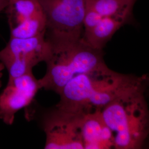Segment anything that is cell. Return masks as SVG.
<instances>
[{"mask_svg": "<svg viewBox=\"0 0 149 149\" xmlns=\"http://www.w3.org/2000/svg\"><path fill=\"white\" fill-rule=\"evenodd\" d=\"M148 76L123 74L110 69L106 64L76 76L59 93L56 107L72 112L102 110L124 93L145 85Z\"/></svg>", "mask_w": 149, "mask_h": 149, "instance_id": "obj_1", "label": "cell"}, {"mask_svg": "<svg viewBox=\"0 0 149 149\" xmlns=\"http://www.w3.org/2000/svg\"><path fill=\"white\" fill-rule=\"evenodd\" d=\"M145 85L119 96L101 111L112 132L114 149H141L148 136L149 112Z\"/></svg>", "mask_w": 149, "mask_h": 149, "instance_id": "obj_2", "label": "cell"}, {"mask_svg": "<svg viewBox=\"0 0 149 149\" xmlns=\"http://www.w3.org/2000/svg\"><path fill=\"white\" fill-rule=\"evenodd\" d=\"M51 45L52 54L45 62L46 73L38 80L40 90L52 91L59 95L76 76L106 64L103 50L92 47L82 38Z\"/></svg>", "mask_w": 149, "mask_h": 149, "instance_id": "obj_3", "label": "cell"}, {"mask_svg": "<svg viewBox=\"0 0 149 149\" xmlns=\"http://www.w3.org/2000/svg\"><path fill=\"white\" fill-rule=\"evenodd\" d=\"M47 19L45 37L51 44L82 38L86 0H38Z\"/></svg>", "mask_w": 149, "mask_h": 149, "instance_id": "obj_4", "label": "cell"}, {"mask_svg": "<svg viewBox=\"0 0 149 149\" xmlns=\"http://www.w3.org/2000/svg\"><path fill=\"white\" fill-rule=\"evenodd\" d=\"M52 52L45 33L28 38L10 37L0 51V63L11 79L32 72L36 65L47 61Z\"/></svg>", "mask_w": 149, "mask_h": 149, "instance_id": "obj_5", "label": "cell"}, {"mask_svg": "<svg viewBox=\"0 0 149 149\" xmlns=\"http://www.w3.org/2000/svg\"><path fill=\"white\" fill-rule=\"evenodd\" d=\"M45 149H84L80 126V113L56 107L44 116Z\"/></svg>", "mask_w": 149, "mask_h": 149, "instance_id": "obj_6", "label": "cell"}, {"mask_svg": "<svg viewBox=\"0 0 149 149\" xmlns=\"http://www.w3.org/2000/svg\"><path fill=\"white\" fill-rule=\"evenodd\" d=\"M5 10L10 37L28 38L45 33L47 19L38 0H8Z\"/></svg>", "mask_w": 149, "mask_h": 149, "instance_id": "obj_7", "label": "cell"}, {"mask_svg": "<svg viewBox=\"0 0 149 149\" xmlns=\"http://www.w3.org/2000/svg\"><path fill=\"white\" fill-rule=\"evenodd\" d=\"M39 90L38 80L32 72L8 79L0 93V120L11 125L16 113L29 106Z\"/></svg>", "mask_w": 149, "mask_h": 149, "instance_id": "obj_8", "label": "cell"}, {"mask_svg": "<svg viewBox=\"0 0 149 149\" xmlns=\"http://www.w3.org/2000/svg\"><path fill=\"white\" fill-rule=\"evenodd\" d=\"M80 113V126L84 149L114 148L111 130L100 111Z\"/></svg>", "mask_w": 149, "mask_h": 149, "instance_id": "obj_9", "label": "cell"}, {"mask_svg": "<svg viewBox=\"0 0 149 149\" xmlns=\"http://www.w3.org/2000/svg\"><path fill=\"white\" fill-rule=\"evenodd\" d=\"M127 22L120 18L103 17L95 27L84 33L82 38L92 47L103 50L114 34Z\"/></svg>", "mask_w": 149, "mask_h": 149, "instance_id": "obj_10", "label": "cell"}, {"mask_svg": "<svg viewBox=\"0 0 149 149\" xmlns=\"http://www.w3.org/2000/svg\"><path fill=\"white\" fill-rule=\"evenodd\" d=\"M137 0H86V6L103 17H116L127 21L132 13Z\"/></svg>", "mask_w": 149, "mask_h": 149, "instance_id": "obj_11", "label": "cell"}, {"mask_svg": "<svg viewBox=\"0 0 149 149\" xmlns=\"http://www.w3.org/2000/svg\"><path fill=\"white\" fill-rule=\"evenodd\" d=\"M103 17L95 10L86 6L83 20V34L90 31L101 20Z\"/></svg>", "mask_w": 149, "mask_h": 149, "instance_id": "obj_12", "label": "cell"}, {"mask_svg": "<svg viewBox=\"0 0 149 149\" xmlns=\"http://www.w3.org/2000/svg\"><path fill=\"white\" fill-rule=\"evenodd\" d=\"M8 2V0H0V13L2 11L5 10Z\"/></svg>", "mask_w": 149, "mask_h": 149, "instance_id": "obj_13", "label": "cell"}, {"mask_svg": "<svg viewBox=\"0 0 149 149\" xmlns=\"http://www.w3.org/2000/svg\"><path fill=\"white\" fill-rule=\"evenodd\" d=\"M4 70V66L0 63V88L2 87V78L3 76V71Z\"/></svg>", "mask_w": 149, "mask_h": 149, "instance_id": "obj_14", "label": "cell"}]
</instances>
